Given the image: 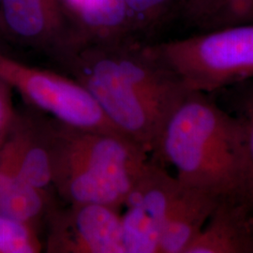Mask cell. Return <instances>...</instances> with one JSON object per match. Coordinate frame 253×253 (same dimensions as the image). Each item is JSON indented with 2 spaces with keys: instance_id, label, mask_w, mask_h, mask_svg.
Returning a JSON list of instances; mask_svg holds the SVG:
<instances>
[{
  "instance_id": "6da1fadb",
  "label": "cell",
  "mask_w": 253,
  "mask_h": 253,
  "mask_svg": "<svg viewBox=\"0 0 253 253\" xmlns=\"http://www.w3.org/2000/svg\"><path fill=\"white\" fill-rule=\"evenodd\" d=\"M120 133L151 154L186 85L149 44L128 41L83 47L58 58Z\"/></svg>"
},
{
  "instance_id": "7a4b0ae2",
  "label": "cell",
  "mask_w": 253,
  "mask_h": 253,
  "mask_svg": "<svg viewBox=\"0 0 253 253\" xmlns=\"http://www.w3.org/2000/svg\"><path fill=\"white\" fill-rule=\"evenodd\" d=\"M210 94L187 89L164 123L153 150L183 186L219 200L246 199L249 161L239 120Z\"/></svg>"
},
{
  "instance_id": "3957f363",
  "label": "cell",
  "mask_w": 253,
  "mask_h": 253,
  "mask_svg": "<svg viewBox=\"0 0 253 253\" xmlns=\"http://www.w3.org/2000/svg\"><path fill=\"white\" fill-rule=\"evenodd\" d=\"M53 189L68 204L118 209L149 162L125 136L86 130L50 118Z\"/></svg>"
},
{
  "instance_id": "277c9868",
  "label": "cell",
  "mask_w": 253,
  "mask_h": 253,
  "mask_svg": "<svg viewBox=\"0 0 253 253\" xmlns=\"http://www.w3.org/2000/svg\"><path fill=\"white\" fill-rule=\"evenodd\" d=\"M149 46L191 90L211 94L253 79V23Z\"/></svg>"
},
{
  "instance_id": "5b68a950",
  "label": "cell",
  "mask_w": 253,
  "mask_h": 253,
  "mask_svg": "<svg viewBox=\"0 0 253 253\" xmlns=\"http://www.w3.org/2000/svg\"><path fill=\"white\" fill-rule=\"evenodd\" d=\"M0 79L32 108L62 124L123 135L88 90L72 76L32 67L0 53Z\"/></svg>"
},
{
  "instance_id": "8992f818",
  "label": "cell",
  "mask_w": 253,
  "mask_h": 253,
  "mask_svg": "<svg viewBox=\"0 0 253 253\" xmlns=\"http://www.w3.org/2000/svg\"><path fill=\"white\" fill-rule=\"evenodd\" d=\"M183 185L163 165L149 160L123 203L125 253H159L163 224Z\"/></svg>"
},
{
  "instance_id": "52a82bcc",
  "label": "cell",
  "mask_w": 253,
  "mask_h": 253,
  "mask_svg": "<svg viewBox=\"0 0 253 253\" xmlns=\"http://www.w3.org/2000/svg\"><path fill=\"white\" fill-rule=\"evenodd\" d=\"M50 253H125L118 209L98 204L52 208L46 217Z\"/></svg>"
},
{
  "instance_id": "ba28073f",
  "label": "cell",
  "mask_w": 253,
  "mask_h": 253,
  "mask_svg": "<svg viewBox=\"0 0 253 253\" xmlns=\"http://www.w3.org/2000/svg\"><path fill=\"white\" fill-rule=\"evenodd\" d=\"M0 32L58 56L69 43L71 24L61 0H0Z\"/></svg>"
},
{
  "instance_id": "9c48e42d",
  "label": "cell",
  "mask_w": 253,
  "mask_h": 253,
  "mask_svg": "<svg viewBox=\"0 0 253 253\" xmlns=\"http://www.w3.org/2000/svg\"><path fill=\"white\" fill-rule=\"evenodd\" d=\"M61 2L71 24V37L58 58L86 46L107 45L135 40L126 0Z\"/></svg>"
},
{
  "instance_id": "30bf717a",
  "label": "cell",
  "mask_w": 253,
  "mask_h": 253,
  "mask_svg": "<svg viewBox=\"0 0 253 253\" xmlns=\"http://www.w3.org/2000/svg\"><path fill=\"white\" fill-rule=\"evenodd\" d=\"M7 139L21 178L50 192L53 189L50 118L16 114Z\"/></svg>"
},
{
  "instance_id": "8fae6325",
  "label": "cell",
  "mask_w": 253,
  "mask_h": 253,
  "mask_svg": "<svg viewBox=\"0 0 253 253\" xmlns=\"http://www.w3.org/2000/svg\"><path fill=\"white\" fill-rule=\"evenodd\" d=\"M186 253H253V209L220 200Z\"/></svg>"
},
{
  "instance_id": "7c38bea8",
  "label": "cell",
  "mask_w": 253,
  "mask_h": 253,
  "mask_svg": "<svg viewBox=\"0 0 253 253\" xmlns=\"http://www.w3.org/2000/svg\"><path fill=\"white\" fill-rule=\"evenodd\" d=\"M54 207L49 191L21 178L11 145L5 138L0 147V215L37 227Z\"/></svg>"
},
{
  "instance_id": "4fadbf2b",
  "label": "cell",
  "mask_w": 253,
  "mask_h": 253,
  "mask_svg": "<svg viewBox=\"0 0 253 253\" xmlns=\"http://www.w3.org/2000/svg\"><path fill=\"white\" fill-rule=\"evenodd\" d=\"M220 200L183 186L163 224L160 253H186Z\"/></svg>"
},
{
  "instance_id": "5bb4252c",
  "label": "cell",
  "mask_w": 253,
  "mask_h": 253,
  "mask_svg": "<svg viewBox=\"0 0 253 253\" xmlns=\"http://www.w3.org/2000/svg\"><path fill=\"white\" fill-rule=\"evenodd\" d=\"M126 3L135 40L157 31L175 7L174 0H126Z\"/></svg>"
},
{
  "instance_id": "9a60e30c",
  "label": "cell",
  "mask_w": 253,
  "mask_h": 253,
  "mask_svg": "<svg viewBox=\"0 0 253 253\" xmlns=\"http://www.w3.org/2000/svg\"><path fill=\"white\" fill-rule=\"evenodd\" d=\"M42 250L37 227L0 215V253H38Z\"/></svg>"
},
{
  "instance_id": "2e32d148",
  "label": "cell",
  "mask_w": 253,
  "mask_h": 253,
  "mask_svg": "<svg viewBox=\"0 0 253 253\" xmlns=\"http://www.w3.org/2000/svg\"><path fill=\"white\" fill-rule=\"evenodd\" d=\"M237 85L242 88L235 97L233 115L239 120L244 131L249 161V185L245 203L253 210V79Z\"/></svg>"
},
{
  "instance_id": "e0dca14e",
  "label": "cell",
  "mask_w": 253,
  "mask_h": 253,
  "mask_svg": "<svg viewBox=\"0 0 253 253\" xmlns=\"http://www.w3.org/2000/svg\"><path fill=\"white\" fill-rule=\"evenodd\" d=\"M253 23V0H214L199 25L203 31Z\"/></svg>"
},
{
  "instance_id": "ac0fdd59",
  "label": "cell",
  "mask_w": 253,
  "mask_h": 253,
  "mask_svg": "<svg viewBox=\"0 0 253 253\" xmlns=\"http://www.w3.org/2000/svg\"><path fill=\"white\" fill-rule=\"evenodd\" d=\"M16 113L12 105L11 88L0 79V145L13 124Z\"/></svg>"
},
{
  "instance_id": "d6986e66",
  "label": "cell",
  "mask_w": 253,
  "mask_h": 253,
  "mask_svg": "<svg viewBox=\"0 0 253 253\" xmlns=\"http://www.w3.org/2000/svg\"><path fill=\"white\" fill-rule=\"evenodd\" d=\"M174 2L182 15L194 26L199 27L214 0H174Z\"/></svg>"
},
{
  "instance_id": "ffe728a7",
  "label": "cell",
  "mask_w": 253,
  "mask_h": 253,
  "mask_svg": "<svg viewBox=\"0 0 253 253\" xmlns=\"http://www.w3.org/2000/svg\"><path fill=\"white\" fill-rule=\"evenodd\" d=\"M2 144H3V143H2ZM2 144H1V145H0V147H1V145H2Z\"/></svg>"
}]
</instances>
